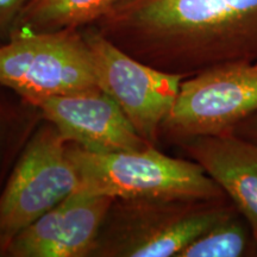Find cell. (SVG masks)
I'll use <instances>...</instances> for the list:
<instances>
[{"label": "cell", "instance_id": "cell-12", "mask_svg": "<svg viewBox=\"0 0 257 257\" xmlns=\"http://www.w3.org/2000/svg\"><path fill=\"white\" fill-rule=\"evenodd\" d=\"M257 255V239L239 212L199 237L178 257H244Z\"/></svg>", "mask_w": 257, "mask_h": 257}, {"label": "cell", "instance_id": "cell-1", "mask_svg": "<svg viewBox=\"0 0 257 257\" xmlns=\"http://www.w3.org/2000/svg\"><path fill=\"white\" fill-rule=\"evenodd\" d=\"M89 27L135 59L184 79L257 61V0H117Z\"/></svg>", "mask_w": 257, "mask_h": 257}, {"label": "cell", "instance_id": "cell-8", "mask_svg": "<svg viewBox=\"0 0 257 257\" xmlns=\"http://www.w3.org/2000/svg\"><path fill=\"white\" fill-rule=\"evenodd\" d=\"M70 143L93 153L138 152L154 146L141 136L113 99L101 89L28 101Z\"/></svg>", "mask_w": 257, "mask_h": 257}, {"label": "cell", "instance_id": "cell-10", "mask_svg": "<svg viewBox=\"0 0 257 257\" xmlns=\"http://www.w3.org/2000/svg\"><path fill=\"white\" fill-rule=\"evenodd\" d=\"M179 143L223 189L257 239V143L231 133L185 138Z\"/></svg>", "mask_w": 257, "mask_h": 257}, {"label": "cell", "instance_id": "cell-7", "mask_svg": "<svg viewBox=\"0 0 257 257\" xmlns=\"http://www.w3.org/2000/svg\"><path fill=\"white\" fill-rule=\"evenodd\" d=\"M82 32L99 88L117 102L137 133L154 144L184 78L135 59L93 27L83 28Z\"/></svg>", "mask_w": 257, "mask_h": 257}, {"label": "cell", "instance_id": "cell-2", "mask_svg": "<svg viewBox=\"0 0 257 257\" xmlns=\"http://www.w3.org/2000/svg\"><path fill=\"white\" fill-rule=\"evenodd\" d=\"M229 198L115 199L92 256L178 257L189 244L233 216Z\"/></svg>", "mask_w": 257, "mask_h": 257}, {"label": "cell", "instance_id": "cell-9", "mask_svg": "<svg viewBox=\"0 0 257 257\" xmlns=\"http://www.w3.org/2000/svg\"><path fill=\"white\" fill-rule=\"evenodd\" d=\"M115 200L76 191L21 231L6 249L12 257L92 256L99 231Z\"/></svg>", "mask_w": 257, "mask_h": 257}, {"label": "cell", "instance_id": "cell-3", "mask_svg": "<svg viewBox=\"0 0 257 257\" xmlns=\"http://www.w3.org/2000/svg\"><path fill=\"white\" fill-rule=\"evenodd\" d=\"M68 154L79 175L78 191L143 200L226 198L200 165L165 155L154 146L138 152L93 153L70 143Z\"/></svg>", "mask_w": 257, "mask_h": 257}, {"label": "cell", "instance_id": "cell-6", "mask_svg": "<svg viewBox=\"0 0 257 257\" xmlns=\"http://www.w3.org/2000/svg\"><path fill=\"white\" fill-rule=\"evenodd\" d=\"M257 113V61L217 66L182 80L162 130L178 141L232 133Z\"/></svg>", "mask_w": 257, "mask_h": 257}, {"label": "cell", "instance_id": "cell-13", "mask_svg": "<svg viewBox=\"0 0 257 257\" xmlns=\"http://www.w3.org/2000/svg\"><path fill=\"white\" fill-rule=\"evenodd\" d=\"M28 3L29 0H0V37H9Z\"/></svg>", "mask_w": 257, "mask_h": 257}, {"label": "cell", "instance_id": "cell-5", "mask_svg": "<svg viewBox=\"0 0 257 257\" xmlns=\"http://www.w3.org/2000/svg\"><path fill=\"white\" fill-rule=\"evenodd\" d=\"M70 142L53 124L42 126L22 153L0 192V250L79 189Z\"/></svg>", "mask_w": 257, "mask_h": 257}, {"label": "cell", "instance_id": "cell-14", "mask_svg": "<svg viewBox=\"0 0 257 257\" xmlns=\"http://www.w3.org/2000/svg\"><path fill=\"white\" fill-rule=\"evenodd\" d=\"M231 134H234L236 136L242 137L244 140L257 143V113L250 115L249 118H246L242 123L234 126Z\"/></svg>", "mask_w": 257, "mask_h": 257}, {"label": "cell", "instance_id": "cell-11", "mask_svg": "<svg viewBox=\"0 0 257 257\" xmlns=\"http://www.w3.org/2000/svg\"><path fill=\"white\" fill-rule=\"evenodd\" d=\"M115 2L117 0H29L12 30L51 32L83 29L94 24Z\"/></svg>", "mask_w": 257, "mask_h": 257}, {"label": "cell", "instance_id": "cell-4", "mask_svg": "<svg viewBox=\"0 0 257 257\" xmlns=\"http://www.w3.org/2000/svg\"><path fill=\"white\" fill-rule=\"evenodd\" d=\"M0 85L27 102L100 89L81 29L12 30L6 43L0 44Z\"/></svg>", "mask_w": 257, "mask_h": 257}]
</instances>
